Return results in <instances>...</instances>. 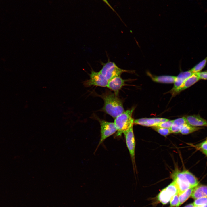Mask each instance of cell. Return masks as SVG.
Listing matches in <instances>:
<instances>
[{"label":"cell","instance_id":"ffe728a7","mask_svg":"<svg viewBox=\"0 0 207 207\" xmlns=\"http://www.w3.org/2000/svg\"><path fill=\"white\" fill-rule=\"evenodd\" d=\"M152 128L158 133L166 137L172 133L170 129L156 126H152Z\"/></svg>","mask_w":207,"mask_h":207},{"label":"cell","instance_id":"f546056e","mask_svg":"<svg viewBox=\"0 0 207 207\" xmlns=\"http://www.w3.org/2000/svg\"></svg>","mask_w":207,"mask_h":207},{"label":"cell","instance_id":"7402d4cb","mask_svg":"<svg viewBox=\"0 0 207 207\" xmlns=\"http://www.w3.org/2000/svg\"><path fill=\"white\" fill-rule=\"evenodd\" d=\"M170 201V207H179V201L178 194H177L173 196Z\"/></svg>","mask_w":207,"mask_h":207},{"label":"cell","instance_id":"5bb4252c","mask_svg":"<svg viewBox=\"0 0 207 207\" xmlns=\"http://www.w3.org/2000/svg\"><path fill=\"white\" fill-rule=\"evenodd\" d=\"M188 124L185 117L178 118L173 120L172 128L174 131L176 132H180L183 127Z\"/></svg>","mask_w":207,"mask_h":207},{"label":"cell","instance_id":"2e32d148","mask_svg":"<svg viewBox=\"0 0 207 207\" xmlns=\"http://www.w3.org/2000/svg\"><path fill=\"white\" fill-rule=\"evenodd\" d=\"M194 188H189L179 195V206L186 201L191 196Z\"/></svg>","mask_w":207,"mask_h":207},{"label":"cell","instance_id":"3957f363","mask_svg":"<svg viewBox=\"0 0 207 207\" xmlns=\"http://www.w3.org/2000/svg\"><path fill=\"white\" fill-rule=\"evenodd\" d=\"M103 66L99 71L108 81L113 78L120 76L124 72L131 73V70L122 69L118 67L113 62L108 61L106 63H102Z\"/></svg>","mask_w":207,"mask_h":207},{"label":"cell","instance_id":"44dd1931","mask_svg":"<svg viewBox=\"0 0 207 207\" xmlns=\"http://www.w3.org/2000/svg\"><path fill=\"white\" fill-rule=\"evenodd\" d=\"M193 203L195 206H201L207 204V197L198 198L195 199Z\"/></svg>","mask_w":207,"mask_h":207},{"label":"cell","instance_id":"277c9868","mask_svg":"<svg viewBox=\"0 0 207 207\" xmlns=\"http://www.w3.org/2000/svg\"><path fill=\"white\" fill-rule=\"evenodd\" d=\"M99 122L101 128V137L96 150L106 139L114 134L117 131L114 122L101 120H99Z\"/></svg>","mask_w":207,"mask_h":207},{"label":"cell","instance_id":"cb8c5ba5","mask_svg":"<svg viewBox=\"0 0 207 207\" xmlns=\"http://www.w3.org/2000/svg\"><path fill=\"white\" fill-rule=\"evenodd\" d=\"M196 74L200 79L207 80V71L200 72Z\"/></svg>","mask_w":207,"mask_h":207},{"label":"cell","instance_id":"9c48e42d","mask_svg":"<svg viewBox=\"0 0 207 207\" xmlns=\"http://www.w3.org/2000/svg\"><path fill=\"white\" fill-rule=\"evenodd\" d=\"M199 80L196 73H194L186 79L178 88L174 91H170V93L173 96H175L181 91L190 87Z\"/></svg>","mask_w":207,"mask_h":207},{"label":"cell","instance_id":"f1b7e54d","mask_svg":"<svg viewBox=\"0 0 207 207\" xmlns=\"http://www.w3.org/2000/svg\"><path fill=\"white\" fill-rule=\"evenodd\" d=\"M200 207H207V204L203 206H200Z\"/></svg>","mask_w":207,"mask_h":207},{"label":"cell","instance_id":"e0dca14e","mask_svg":"<svg viewBox=\"0 0 207 207\" xmlns=\"http://www.w3.org/2000/svg\"><path fill=\"white\" fill-rule=\"evenodd\" d=\"M207 63V56L190 70L193 73L200 72L205 67Z\"/></svg>","mask_w":207,"mask_h":207},{"label":"cell","instance_id":"603a6c76","mask_svg":"<svg viewBox=\"0 0 207 207\" xmlns=\"http://www.w3.org/2000/svg\"><path fill=\"white\" fill-rule=\"evenodd\" d=\"M173 124V120H168L167 121L161 122L156 125L160 127L170 129L171 127Z\"/></svg>","mask_w":207,"mask_h":207},{"label":"cell","instance_id":"5b68a950","mask_svg":"<svg viewBox=\"0 0 207 207\" xmlns=\"http://www.w3.org/2000/svg\"><path fill=\"white\" fill-rule=\"evenodd\" d=\"M89 77V79L85 80L83 83L85 87L94 86L107 87L108 81L99 72H96L91 69Z\"/></svg>","mask_w":207,"mask_h":207},{"label":"cell","instance_id":"8992f818","mask_svg":"<svg viewBox=\"0 0 207 207\" xmlns=\"http://www.w3.org/2000/svg\"><path fill=\"white\" fill-rule=\"evenodd\" d=\"M126 143L129 151L134 168L135 166V141L133 131V126L124 133Z\"/></svg>","mask_w":207,"mask_h":207},{"label":"cell","instance_id":"ac0fdd59","mask_svg":"<svg viewBox=\"0 0 207 207\" xmlns=\"http://www.w3.org/2000/svg\"><path fill=\"white\" fill-rule=\"evenodd\" d=\"M201 128L200 127L194 126L187 124L183 127L180 133L183 135H187L198 131Z\"/></svg>","mask_w":207,"mask_h":207},{"label":"cell","instance_id":"30bf717a","mask_svg":"<svg viewBox=\"0 0 207 207\" xmlns=\"http://www.w3.org/2000/svg\"><path fill=\"white\" fill-rule=\"evenodd\" d=\"M185 118L188 124L194 126H207V120L198 115L188 116Z\"/></svg>","mask_w":207,"mask_h":207},{"label":"cell","instance_id":"9a60e30c","mask_svg":"<svg viewBox=\"0 0 207 207\" xmlns=\"http://www.w3.org/2000/svg\"><path fill=\"white\" fill-rule=\"evenodd\" d=\"M172 197L165 188L160 192L157 198L159 201L162 204H166L170 201Z\"/></svg>","mask_w":207,"mask_h":207},{"label":"cell","instance_id":"d4e9b609","mask_svg":"<svg viewBox=\"0 0 207 207\" xmlns=\"http://www.w3.org/2000/svg\"><path fill=\"white\" fill-rule=\"evenodd\" d=\"M199 148L202 150L207 151V141L206 140L200 144Z\"/></svg>","mask_w":207,"mask_h":207},{"label":"cell","instance_id":"83f0119b","mask_svg":"<svg viewBox=\"0 0 207 207\" xmlns=\"http://www.w3.org/2000/svg\"><path fill=\"white\" fill-rule=\"evenodd\" d=\"M202 152L207 156V151L202 150Z\"/></svg>","mask_w":207,"mask_h":207},{"label":"cell","instance_id":"ba28073f","mask_svg":"<svg viewBox=\"0 0 207 207\" xmlns=\"http://www.w3.org/2000/svg\"><path fill=\"white\" fill-rule=\"evenodd\" d=\"M169 120L160 118H144L134 120V124L147 126H153L159 123Z\"/></svg>","mask_w":207,"mask_h":207},{"label":"cell","instance_id":"7a4b0ae2","mask_svg":"<svg viewBox=\"0 0 207 207\" xmlns=\"http://www.w3.org/2000/svg\"><path fill=\"white\" fill-rule=\"evenodd\" d=\"M134 109L133 107L125 111L114 119V123L117 129L116 137L121 136L122 134L133 126L134 120L132 114Z\"/></svg>","mask_w":207,"mask_h":207},{"label":"cell","instance_id":"6da1fadb","mask_svg":"<svg viewBox=\"0 0 207 207\" xmlns=\"http://www.w3.org/2000/svg\"><path fill=\"white\" fill-rule=\"evenodd\" d=\"M100 97L104 101L102 110L114 119L125 111L122 101L114 93L107 91Z\"/></svg>","mask_w":207,"mask_h":207},{"label":"cell","instance_id":"8fae6325","mask_svg":"<svg viewBox=\"0 0 207 207\" xmlns=\"http://www.w3.org/2000/svg\"><path fill=\"white\" fill-rule=\"evenodd\" d=\"M193 74L190 70L188 71L181 72L177 76H176L174 83L173 87L170 91H172L177 89L186 79Z\"/></svg>","mask_w":207,"mask_h":207},{"label":"cell","instance_id":"4316f807","mask_svg":"<svg viewBox=\"0 0 207 207\" xmlns=\"http://www.w3.org/2000/svg\"><path fill=\"white\" fill-rule=\"evenodd\" d=\"M108 6L111 8L114 11L113 9L112 8V7L110 5L109 3L107 1V0H102Z\"/></svg>","mask_w":207,"mask_h":207},{"label":"cell","instance_id":"52a82bcc","mask_svg":"<svg viewBox=\"0 0 207 207\" xmlns=\"http://www.w3.org/2000/svg\"><path fill=\"white\" fill-rule=\"evenodd\" d=\"M127 80L123 79L120 76L115 77L108 81L107 87L118 96L120 90L126 85L125 83Z\"/></svg>","mask_w":207,"mask_h":207},{"label":"cell","instance_id":"484cf974","mask_svg":"<svg viewBox=\"0 0 207 207\" xmlns=\"http://www.w3.org/2000/svg\"><path fill=\"white\" fill-rule=\"evenodd\" d=\"M194 206H195L193 203L189 204L184 207H194Z\"/></svg>","mask_w":207,"mask_h":207},{"label":"cell","instance_id":"d6986e66","mask_svg":"<svg viewBox=\"0 0 207 207\" xmlns=\"http://www.w3.org/2000/svg\"><path fill=\"white\" fill-rule=\"evenodd\" d=\"M165 188L172 197L178 193V190L177 185L174 181H173Z\"/></svg>","mask_w":207,"mask_h":207},{"label":"cell","instance_id":"4fadbf2b","mask_svg":"<svg viewBox=\"0 0 207 207\" xmlns=\"http://www.w3.org/2000/svg\"><path fill=\"white\" fill-rule=\"evenodd\" d=\"M191 197L195 199L201 197H207V185H198L194 188Z\"/></svg>","mask_w":207,"mask_h":207},{"label":"cell","instance_id":"7c38bea8","mask_svg":"<svg viewBox=\"0 0 207 207\" xmlns=\"http://www.w3.org/2000/svg\"><path fill=\"white\" fill-rule=\"evenodd\" d=\"M147 74L154 81L161 83H174L176 78V76L163 75L156 76L152 74L149 72H147Z\"/></svg>","mask_w":207,"mask_h":207}]
</instances>
